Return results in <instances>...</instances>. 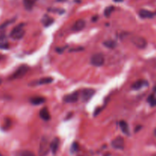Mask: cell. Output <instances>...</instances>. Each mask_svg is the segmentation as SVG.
I'll return each instance as SVG.
<instances>
[{
    "label": "cell",
    "mask_w": 156,
    "mask_h": 156,
    "mask_svg": "<svg viewBox=\"0 0 156 156\" xmlns=\"http://www.w3.org/2000/svg\"><path fill=\"white\" fill-rule=\"evenodd\" d=\"M124 140L123 137L117 136V138L114 139L111 143V146L114 149H123L124 148Z\"/></svg>",
    "instance_id": "7"
},
{
    "label": "cell",
    "mask_w": 156,
    "mask_h": 156,
    "mask_svg": "<svg viewBox=\"0 0 156 156\" xmlns=\"http://www.w3.org/2000/svg\"><path fill=\"white\" fill-rule=\"evenodd\" d=\"M132 44L139 49H144L147 46V41L141 36H133L130 39Z\"/></svg>",
    "instance_id": "4"
},
{
    "label": "cell",
    "mask_w": 156,
    "mask_h": 156,
    "mask_svg": "<svg viewBox=\"0 0 156 156\" xmlns=\"http://www.w3.org/2000/svg\"><path fill=\"white\" fill-rule=\"evenodd\" d=\"M29 71V67L27 65H21L18 69L15 70V73L12 75L10 77V79L15 80V79H20L24 77L27 72Z\"/></svg>",
    "instance_id": "3"
},
{
    "label": "cell",
    "mask_w": 156,
    "mask_h": 156,
    "mask_svg": "<svg viewBox=\"0 0 156 156\" xmlns=\"http://www.w3.org/2000/svg\"><path fill=\"white\" fill-rule=\"evenodd\" d=\"M9 48V44L6 41L5 35H0V49H8Z\"/></svg>",
    "instance_id": "18"
},
{
    "label": "cell",
    "mask_w": 156,
    "mask_h": 156,
    "mask_svg": "<svg viewBox=\"0 0 156 156\" xmlns=\"http://www.w3.org/2000/svg\"><path fill=\"white\" fill-rule=\"evenodd\" d=\"M146 84H147V82L144 80H139L136 81V82H134L132 85V88H133L134 90H139L140 88H143V86L146 85Z\"/></svg>",
    "instance_id": "17"
},
{
    "label": "cell",
    "mask_w": 156,
    "mask_h": 156,
    "mask_svg": "<svg viewBox=\"0 0 156 156\" xmlns=\"http://www.w3.org/2000/svg\"><path fill=\"white\" fill-rule=\"evenodd\" d=\"M53 21H54L53 18H52L51 17L49 16H44V18L42 19L43 24H44V25L46 26V27H48V26L51 25L53 23Z\"/></svg>",
    "instance_id": "20"
},
{
    "label": "cell",
    "mask_w": 156,
    "mask_h": 156,
    "mask_svg": "<svg viewBox=\"0 0 156 156\" xmlns=\"http://www.w3.org/2000/svg\"><path fill=\"white\" fill-rule=\"evenodd\" d=\"M50 150V143H49V140L47 136H44L41 138L40 143L39 151L38 154L39 156H47Z\"/></svg>",
    "instance_id": "1"
},
{
    "label": "cell",
    "mask_w": 156,
    "mask_h": 156,
    "mask_svg": "<svg viewBox=\"0 0 156 156\" xmlns=\"http://www.w3.org/2000/svg\"><path fill=\"white\" fill-rule=\"evenodd\" d=\"M140 15L143 18H151L153 17L154 14L150 11L146 10V9H141L140 11Z\"/></svg>",
    "instance_id": "13"
},
{
    "label": "cell",
    "mask_w": 156,
    "mask_h": 156,
    "mask_svg": "<svg viewBox=\"0 0 156 156\" xmlns=\"http://www.w3.org/2000/svg\"><path fill=\"white\" fill-rule=\"evenodd\" d=\"M85 27V21L83 19H79L75 22L73 26V30L74 31H80Z\"/></svg>",
    "instance_id": "9"
},
{
    "label": "cell",
    "mask_w": 156,
    "mask_h": 156,
    "mask_svg": "<svg viewBox=\"0 0 156 156\" xmlns=\"http://www.w3.org/2000/svg\"><path fill=\"white\" fill-rule=\"evenodd\" d=\"M115 1H121V0H115Z\"/></svg>",
    "instance_id": "27"
},
{
    "label": "cell",
    "mask_w": 156,
    "mask_h": 156,
    "mask_svg": "<svg viewBox=\"0 0 156 156\" xmlns=\"http://www.w3.org/2000/svg\"><path fill=\"white\" fill-rule=\"evenodd\" d=\"M104 45H105L106 47H108V48L114 49L115 48L116 46H117V43H116L114 41H111V40H110V41H105V42H104Z\"/></svg>",
    "instance_id": "21"
},
{
    "label": "cell",
    "mask_w": 156,
    "mask_h": 156,
    "mask_svg": "<svg viewBox=\"0 0 156 156\" xmlns=\"http://www.w3.org/2000/svg\"><path fill=\"white\" fill-rule=\"evenodd\" d=\"M154 133H155V136H156V129H155V131H154Z\"/></svg>",
    "instance_id": "26"
},
{
    "label": "cell",
    "mask_w": 156,
    "mask_h": 156,
    "mask_svg": "<svg viewBox=\"0 0 156 156\" xmlns=\"http://www.w3.org/2000/svg\"><path fill=\"white\" fill-rule=\"evenodd\" d=\"M94 94H95V90L92 89V88H85V89L82 90V93H81V98H82V101L86 102L89 101L94 96Z\"/></svg>",
    "instance_id": "6"
},
{
    "label": "cell",
    "mask_w": 156,
    "mask_h": 156,
    "mask_svg": "<svg viewBox=\"0 0 156 156\" xmlns=\"http://www.w3.org/2000/svg\"><path fill=\"white\" fill-rule=\"evenodd\" d=\"M14 21V20H11V21H7V22H5V23H4V24H2V25L1 26V27H0V28H4L5 27H6V26L7 25H9V24H10V23H12Z\"/></svg>",
    "instance_id": "24"
},
{
    "label": "cell",
    "mask_w": 156,
    "mask_h": 156,
    "mask_svg": "<svg viewBox=\"0 0 156 156\" xmlns=\"http://www.w3.org/2000/svg\"><path fill=\"white\" fill-rule=\"evenodd\" d=\"M120 129L122 130V132L123 133L126 135H129V126H128L127 123L124 120H121L120 122Z\"/></svg>",
    "instance_id": "14"
},
{
    "label": "cell",
    "mask_w": 156,
    "mask_h": 156,
    "mask_svg": "<svg viewBox=\"0 0 156 156\" xmlns=\"http://www.w3.org/2000/svg\"><path fill=\"white\" fill-rule=\"evenodd\" d=\"M0 83H1V80H0Z\"/></svg>",
    "instance_id": "30"
},
{
    "label": "cell",
    "mask_w": 156,
    "mask_h": 156,
    "mask_svg": "<svg viewBox=\"0 0 156 156\" xmlns=\"http://www.w3.org/2000/svg\"><path fill=\"white\" fill-rule=\"evenodd\" d=\"M24 24L23 23L18 24L16 27L13 28L10 34V37L13 40H20L24 37V34H25V30H24Z\"/></svg>",
    "instance_id": "2"
},
{
    "label": "cell",
    "mask_w": 156,
    "mask_h": 156,
    "mask_svg": "<svg viewBox=\"0 0 156 156\" xmlns=\"http://www.w3.org/2000/svg\"><path fill=\"white\" fill-rule=\"evenodd\" d=\"M91 63L94 66H101L105 63V56L101 53H95L91 57Z\"/></svg>",
    "instance_id": "5"
},
{
    "label": "cell",
    "mask_w": 156,
    "mask_h": 156,
    "mask_svg": "<svg viewBox=\"0 0 156 156\" xmlns=\"http://www.w3.org/2000/svg\"><path fill=\"white\" fill-rule=\"evenodd\" d=\"M15 156H35L32 152L28 150H21L15 153Z\"/></svg>",
    "instance_id": "19"
},
{
    "label": "cell",
    "mask_w": 156,
    "mask_h": 156,
    "mask_svg": "<svg viewBox=\"0 0 156 156\" xmlns=\"http://www.w3.org/2000/svg\"><path fill=\"white\" fill-rule=\"evenodd\" d=\"M59 139L58 138L53 139L52 143H50V149H51L53 154H55L56 152H57V149L58 148H59Z\"/></svg>",
    "instance_id": "12"
},
{
    "label": "cell",
    "mask_w": 156,
    "mask_h": 156,
    "mask_svg": "<svg viewBox=\"0 0 156 156\" xmlns=\"http://www.w3.org/2000/svg\"><path fill=\"white\" fill-rule=\"evenodd\" d=\"M35 2H36V0H23V4H24L26 10H31L34 6Z\"/></svg>",
    "instance_id": "15"
},
{
    "label": "cell",
    "mask_w": 156,
    "mask_h": 156,
    "mask_svg": "<svg viewBox=\"0 0 156 156\" xmlns=\"http://www.w3.org/2000/svg\"><path fill=\"white\" fill-rule=\"evenodd\" d=\"M152 100L150 101V103L152 106H156V98H151Z\"/></svg>",
    "instance_id": "25"
},
{
    "label": "cell",
    "mask_w": 156,
    "mask_h": 156,
    "mask_svg": "<svg viewBox=\"0 0 156 156\" xmlns=\"http://www.w3.org/2000/svg\"><path fill=\"white\" fill-rule=\"evenodd\" d=\"M79 94L78 91L71 93L69 94H67L63 98V101L65 103H75L79 100Z\"/></svg>",
    "instance_id": "8"
},
{
    "label": "cell",
    "mask_w": 156,
    "mask_h": 156,
    "mask_svg": "<svg viewBox=\"0 0 156 156\" xmlns=\"http://www.w3.org/2000/svg\"><path fill=\"white\" fill-rule=\"evenodd\" d=\"M53 82V79L51 77H45L42 78L40 79L38 82H35V84H37V85H47V84L52 83Z\"/></svg>",
    "instance_id": "16"
},
{
    "label": "cell",
    "mask_w": 156,
    "mask_h": 156,
    "mask_svg": "<svg viewBox=\"0 0 156 156\" xmlns=\"http://www.w3.org/2000/svg\"><path fill=\"white\" fill-rule=\"evenodd\" d=\"M114 6H109V7L106 8V9L105 10V15L107 17V18H108V17L111 16V13L114 12Z\"/></svg>",
    "instance_id": "22"
},
{
    "label": "cell",
    "mask_w": 156,
    "mask_h": 156,
    "mask_svg": "<svg viewBox=\"0 0 156 156\" xmlns=\"http://www.w3.org/2000/svg\"><path fill=\"white\" fill-rule=\"evenodd\" d=\"M152 156H156V154H155V155H152Z\"/></svg>",
    "instance_id": "28"
},
{
    "label": "cell",
    "mask_w": 156,
    "mask_h": 156,
    "mask_svg": "<svg viewBox=\"0 0 156 156\" xmlns=\"http://www.w3.org/2000/svg\"><path fill=\"white\" fill-rule=\"evenodd\" d=\"M45 101L46 99L44 97H39V96H37V97H33L30 99V104L33 105H36V106L42 105V104H44L45 102Z\"/></svg>",
    "instance_id": "11"
},
{
    "label": "cell",
    "mask_w": 156,
    "mask_h": 156,
    "mask_svg": "<svg viewBox=\"0 0 156 156\" xmlns=\"http://www.w3.org/2000/svg\"><path fill=\"white\" fill-rule=\"evenodd\" d=\"M78 149H79V146H78L76 143H74L72 145V150H73V152H76V151L78 150Z\"/></svg>",
    "instance_id": "23"
},
{
    "label": "cell",
    "mask_w": 156,
    "mask_h": 156,
    "mask_svg": "<svg viewBox=\"0 0 156 156\" xmlns=\"http://www.w3.org/2000/svg\"><path fill=\"white\" fill-rule=\"evenodd\" d=\"M0 156H3V155H2V154H1V153H0Z\"/></svg>",
    "instance_id": "29"
},
{
    "label": "cell",
    "mask_w": 156,
    "mask_h": 156,
    "mask_svg": "<svg viewBox=\"0 0 156 156\" xmlns=\"http://www.w3.org/2000/svg\"><path fill=\"white\" fill-rule=\"evenodd\" d=\"M40 117L44 121H48L50 120V114L47 108H44L40 111Z\"/></svg>",
    "instance_id": "10"
}]
</instances>
